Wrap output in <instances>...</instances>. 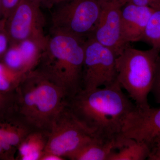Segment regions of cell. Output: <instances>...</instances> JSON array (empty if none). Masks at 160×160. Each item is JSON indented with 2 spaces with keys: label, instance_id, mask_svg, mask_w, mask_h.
<instances>
[{
  "label": "cell",
  "instance_id": "obj_8",
  "mask_svg": "<svg viewBox=\"0 0 160 160\" xmlns=\"http://www.w3.org/2000/svg\"><path fill=\"white\" fill-rule=\"evenodd\" d=\"M37 0H22L10 15L8 24L9 36L15 44L24 40H35L47 44L44 32L45 19Z\"/></svg>",
  "mask_w": 160,
  "mask_h": 160
},
{
  "label": "cell",
  "instance_id": "obj_14",
  "mask_svg": "<svg viewBox=\"0 0 160 160\" xmlns=\"http://www.w3.org/2000/svg\"><path fill=\"white\" fill-rule=\"evenodd\" d=\"M49 133L44 132H30L18 148L16 160H40L45 151Z\"/></svg>",
  "mask_w": 160,
  "mask_h": 160
},
{
  "label": "cell",
  "instance_id": "obj_25",
  "mask_svg": "<svg viewBox=\"0 0 160 160\" xmlns=\"http://www.w3.org/2000/svg\"><path fill=\"white\" fill-rule=\"evenodd\" d=\"M118 1L119 2L120 4H121V5L123 6L124 5H125V4H126V3L128 2L129 0H118Z\"/></svg>",
  "mask_w": 160,
  "mask_h": 160
},
{
  "label": "cell",
  "instance_id": "obj_4",
  "mask_svg": "<svg viewBox=\"0 0 160 160\" xmlns=\"http://www.w3.org/2000/svg\"><path fill=\"white\" fill-rule=\"evenodd\" d=\"M160 53V50L153 48L142 50L129 46L117 57L118 81L136 107H150L148 95L151 92Z\"/></svg>",
  "mask_w": 160,
  "mask_h": 160
},
{
  "label": "cell",
  "instance_id": "obj_6",
  "mask_svg": "<svg viewBox=\"0 0 160 160\" xmlns=\"http://www.w3.org/2000/svg\"><path fill=\"white\" fill-rule=\"evenodd\" d=\"M84 48L82 89L92 90L115 82L118 79L114 52L91 36L85 40Z\"/></svg>",
  "mask_w": 160,
  "mask_h": 160
},
{
  "label": "cell",
  "instance_id": "obj_2",
  "mask_svg": "<svg viewBox=\"0 0 160 160\" xmlns=\"http://www.w3.org/2000/svg\"><path fill=\"white\" fill-rule=\"evenodd\" d=\"M118 81L111 86L82 89L67 100L69 110L96 137L114 141L135 105L124 93Z\"/></svg>",
  "mask_w": 160,
  "mask_h": 160
},
{
  "label": "cell",
  "instance_id": "obj_3",
  "mask_svg": "<svg viewBox=\"0 0 160 160\" xmlns=\"http://www.w3.org/2000/svg\"><path fill=\"white\" fill-rule=\"evenodd\" d=\"M86 39L69 33L51 32L35 69L61 87L67 100L82 89Z\"/></svg>",
  "mask_w": 160,
  "mask_h": 160
},
{
  "label": "cell",
  "instance_id": "obj_17",
  "mask_svg": "<svg viewBox=\"0 0 160 160\" xmlns=\"http://www.w3.org/2000/svg\"><path fill=\"white\" fill-rule=\"evenodd\" d=\"M7 67L17 72L27 74L22 57L17 44L6 52L2 62Z\"/></svg>",
  "mask_w": 160,
  "mask_h": 160
},
{
  "label": "cell",
  "instance_id": "obj_26",
  "mask_svg": "<svg viewBox=\"0 0 160 160\" xmlns=\"http://www.w3.org/2000/svg\"><path fill=\"white\" fill-rule=\"evenodd\" d=\"M0 10H2V1L0 0Z\"/></svg>",
  "mask_w": 160,
  "mask_h": 160
},
{
  "label": "cell",
  "instance_id": "obj_19",
  "mask_svg": "<svg viewBox=\"0 0 160 160\" xmlns=\"http://www.w3.org/2000/svg\"><path fill=\"white\" fill-rule=\"evenodd\" d=\"M2 10L6 14H11L22 0H1Z\"/></svg>",
  "mask_w": 160,
  "mask_h": 160
},
{
  "label": "cell",
  "instance_id": "obj_5",
  "mask_svg": "<svg viewBox=\"0 0 160 160\" xmlns=\"http://www.w3.org/2000/svg\"><path fill=\"white\" fill-rule=\"evenodd\" d=\"M102 2V0H66L54 7L51 32L87 38L97 25Z\"/></svg>",
  "mask_w": 160,
  "mask_h": 160
},
{
  "label": "cell",
  "instance_id": "obj_7",
  "mask_svg": "<svg viewBox=\"0 0 160 160\" xmlns=\"http://www.w3.org/2000/svg\"><path fill=\"white\" fill-rule=\"evenodd\" d=\"M94 137V134L72 114L66 104L52 123L45 151L67 158Z\"/></svg>",
  "mask_w": 160,
  "mask_h": 160
},
{
  "label": "cell",
  "instance_id": "obj_22",
  "mask_svg": "<svg viewBox=\"0 0 160 160\" xmlns=\"http://www.w3.org/2000/svg\"><path fill=\"white\" fill-rule=\"evenodd\" d=\"M66 160L65 158L62 157L57 155L44 151L40 160Z\"/></svg>",
  "mask_w": 160,
  "mask_h": 160
},
{
  "label": "cell",
  "instance_id": "obj_18",
  "mask_svg": "<svg viewBox=\"0 0 160 160\" xmlns=\"http://www.w3.org/2000/svg\"><path fill=\"white\" fill-rule=\"evenodd\" d=\"M150 92L156 102L160 104V55L157 62L154 80Z\"/></svg>",
  "mask_w": 160,
  "mask_h": 160
},
{
  "label": "cell",
  "instance_id": "obj_20",
  "mask_svg": "<svg viewBox=\"0 0 160 160\" xmlns=\"http://www.w3.org/2000/svg\"><path fill=\"white\" fill-rule=\"evenodd\" d=\"M42 8L45 7L50 9L54 8L58 5L66 1V0H37Z\"/></svg>",
  "mask_w": 160,
  "mask_h": 160
},
{
  "label": "cell",
  "instance_id": "obj_10",
  "mask_svg": "<svg viewBox=\"0 0 160 160\" xmlns=\"http://www.w3.org/2000/svg\"><path fill=\"white\" fill-rule=\"evenodd\" d=\"M122 7L118 0H102L99 19L94 31L89 36L111 49L117 57L129 46L122 37Z\"/></svg>",
  "mask_w": 160,
  "mask_h": 160
},
{
  "label": "cell",
  "instance_id": "obj_24",
  "mask_svg": "<svg viewBox=\"0 0 160 160\" xmlns=\"http://www.w3.org/2000/svg\"><path fill=\"white\" fill-rule=\"evenodd\" d=\"M6 97V95L2 94L0 93V110L2 108Z\"/></svg>",
  "mask_w": 160,
  "mask_h": 160
},
{
  "label": "cell",
  "instance_id": "obj_11",
  "mask_svg": "<svg viewBox=\"0 0 160 160\" xmlns=\"http://www.w3.org/2000/svg\"><path fill=\"white\" fill-rule=\"evenodd\" d=\"M153 11L149 6L127 3L121 9V31L127 44L142 41L145 29Z\"/></svg>",
  "mask_w": 160,
  "mask_h": 160
},
{
  "label": "cell",
  "instance_id": "obj_15",
  "mask_svg": "<svg viewBox=\"0 0 160 160\" xmlns=\"http://www.w3.org/2000/svg\"><path fill=\"white\" fill-rule=\"evenodd\" d=\"M142 41L160 51V6L153 8Z\"/></svg>",
  "mask_w": 160,
  "mask_h": 160
},
{
  "label": "cell",
  "instance_id": "obj_16",
  "mask_svg": "<svg viewBox=\"0 0 160 160\" xmlns=\"http://www.w3.org/2000/svg\"><path fill=\"white\" fill-rule=\"evenodd\" d=\"M26 75L13 71L0 62V93L6 95L13 92Z\"/></svg>",
  "mask_w": 160,
  "mask_h": 160
},
{
  "label": "cell",
  "instance_id": "obj_12",
  "mask_svg": "<svg viewBox=\"0 0 160 160\" xmlns=\"http://www.w3.org/2000/svg\"><path fill=\"white\" fill-rule=\"evenodd\" d=\"M116 140L107 141L93 138L67 158L71 160H108L115 148Z\"/></svg>",
  "mask_w": 160,
  "mask_h": 160
},
{
  "label": "cell",
  "instance_id": "obj_13",
  "mask_svg": "<svg viewBox=\"0 0 160 160\" xmlns=\"http://www.w3.org/2000/svg\"><path fill=\"white\" fill-rule=\"evenodd\" d=\"M149 153V147L144 143L120 136L108 160H144L148 159Z\"/></svg>",
  "mask_w": 160,
  "mask_h": 160
},
{
  "label": "cell",
  "instance_id": "obj_9",
  "mask_svg": "<svg viewBox=\"0 0 160 160\" xmlns=\"http://www.w3.org/2000/svg\"><path fill=\"white\" fill-rule=\"evenodd\" d=\"M120 136L144 143L150 150L160 142V107L135 106L125 120Z\"/></svg>",
  "mask_w": 160,
  "mask_h": 160
},
{
  "label": "cell",
  "instance_id": "obj_23",
  "mask_svg": "<svg viewBox=\"0 0 160 160\" xmlns=\"http://www.w3.org/2000/svg\"><path fill=\"white\" fill-rule=\"evenodd\" d=\"M8 40L6 35L0 33V56L5 52L7 49Z\"/></svg>",
  "mask_w": 160,
  "mask_h": 160
},
{
  "label": "cell",
  "instance_id": "obj_21",
  "mask_svg": "<svg viewBox=\"0 0 160 160\" xmlns=\"http://www.w3.org/2000/svg\"><path fill=\"white\" fill-rule=\"evenodd\" d=\"M148 160H160V142L158 143L150 149Z\"/></svg>",
  "mask_w": 160,
  "mask_h": 160
},
{
  "label": "cell",
  "instance_id": "obj_1",
  "mask_svg": "<svg viewBox=\"0 0 160 160\" xmlns=\"http://www.w3.org/2000/svg\"><path fill=\"white\" fill-rule=\"evenodd\" d=\"M62 89L34 69L7 95L0 114L18 121L31 131L49 133L52 123L67 104Z\"/></svg>",
  "mask_w": 160,
  "mask_h": 160
}]
</instances>
